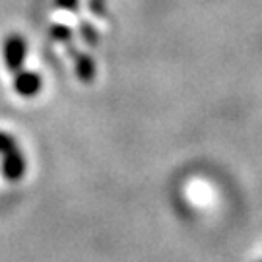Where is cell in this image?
<instances>
[{"instance_id":"3957f363","label":"cell","mask_w":262,"mask_h":262,"mask_svg":"<svg viewBox=\"0 0 262 262\" xmlns=\"http://www.w3.org/2000/svg\"><path fill=\"white\" fill-rule=\"evenodd\" d=\"M14 85H16L18 94L29 97V95H35L41 90V78L33 72H21V74H18Z\"/></svg>"},{"instance_id":"6da1fadb","label":"cell","mask_w":262,"mask_h":262,"mask_svg":"<svg viewBox=\"0 0 262 262\" xmlns=\"http://www.w3.org/2000/svg\"><path fill=\"white\" fill-rule=\"evenodd\" d=\"M0 154L4 156V165H2V171L8 181H18L24 171H26V161L21 158L19 150L16 148L14 140L10 138L8 134L0 132Z\"/></svg>"},{"instance_id":"7a4b0ae2","label":"cell","mask_w":262,"mask_h":262,"mask_svg":"<svg viewBox=\"0 0 262 262\" xmlns=\"http://www.w3.org/2000/svg\"><path fill=\"white\" fill-rule=\"evenodd\" d=\"M4 58L12 72H18L24 58H26V41L19 35H10L4 45Z\"/></svg>"},{"instance_id":"5b68a950","label":"cell","mask_w":262,"mask_h":262,"mask_svg":"<svg viewBox=\"0 0 262 262\" xmlns=\"http://www.w3.org/2000/svg\"><path fill=\"white\" fill-rule=\"evenodd\" d=\"M58 4H60V6H64V8H74L76 0H58Z\"/></svg>"},{"instance_id":"277c9868","label":"cell","mask_w":262,"mask_h":262,"mask_svg":"<svg viewBox=\"0 0 262 262\" xmlns=\"http://www.w3.org/2000/svg\"><path fill=\"white\" fill-rule=\"evenodd\" d=\"M78 76L84 80V82H90L94 78V62L88 58V56H80L78 58Z\"/></svg>"}]
</instances>
